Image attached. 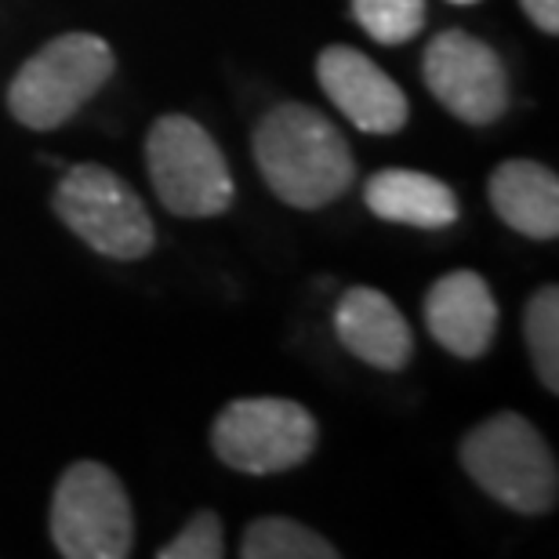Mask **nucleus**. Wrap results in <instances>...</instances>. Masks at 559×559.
Instances as JSON below:
<instances>
[{
	"mask_svg": "<svg viewBox=\"0 0 559 559\" xmlns=\"http://www.w3.org/2000/svg\"><path fill=\"white\" fill-rule=\"evenodd\" d=\"M254 164L265 186L290 207L312 211L338 200L356 178L349 142L320 109L284 103L254 128Z\"/></svg>",
	"mask_w": 559,
	"mask_h": 559,
	"instance_id": "1",
	"label": "nucleus"
},
{
	"mask_svg": "<svg viewBox=\"0 0 559 559\" xmlns=\"http://www.w3.org/2000/svg\"><path fill=\"white\" fill-rule=\"evenodd\" d=\"M465 473L512 512H549L559 498L556 457L545 436L523 415H495L462 440Z\"/></svg>",
	"mask_w": 559,
	"mask_h": 559,
	"instance_id": "2",
	"label": "nucleus"
},
{
	"mask_svg": "<svg viewBox=\"0 0 559 559\" xmlns=\"http://www.w3.org/2000/svg\"><path fill=\"white\" fill-rule=\"evenodd\" d=\"M114 48L95 33H62L33 55L8 87V109L33 131L62 128L114 76Z\"/></svg>",
	"mask_w": 559,
	"mask_h": 559,
	"instance_id": "3",
	"label": "nucleus"
},
{
	"mask_svg": "<svg viewBox=\"0 0 559 559\" xmlns=\"http://www.w3.org/2000/svg\"><path fill=\"white\" fill-rule=\"evenodd\" d=\"M150 182L167 211L182 218H215L233 207V175L218 142L193 117H160L145 139Z\"/></svg>",
	"mask_w": 559,
	"mask_h": 559,
	"instance_id": "4",
	"label": "nucleus"
},
{
	"mask_svg": "<svg viewBox=\"0 0 559 559\" xmlns=\"http://www.w3.org/2000/svg\"><path fill=\"white\" fill-rule=\"evenodd\" d=\"M51 204L66 229L106 259L135 262L153 251L156 229L142 197L103 164H73Z\"/></svg>",
	"mask_w": 559,
	"mask_h": 559,
	"instance_id": "5",
	"label": "nucleus"
},
{
	"mask_svg": "<svg viewBox=\"0 0 559 559\" xmlns=\"http://www.w3.org/2000/svg\"><path fill=\"white\" fill-rule=\"evenodd\" d=\"M51 542L66 559H124L135 542L128 490L114 468L73 462L51 498Z\"/></svg>",
	"mask_w": 559,
	"mask_h": 559,
	"instance_id": "6",
	"label": "nucleus"
},
{
	"mask_svg": "<svg viewBox=\"0 0 559 559\" xmlns=\"http://www.w3.org/2000/svg\"><path fill=\"white\" fill-rule=\"evenodd\" d=\"M317 418L295 400L280 396L233 400L211 429L215 454L248 476L287 473L317 451Z\"/></svg>",
	"mask_w": 559,
	"mask_h": 559,
	"instance_id": "7",
	"label": "nucleus"
},
{
	"mask_svg": "<svg viewBox=\"0 0 559 559\" xmlns=\"http://www.w3.org/2000/svg\"><path fill=\"white\" fill-rule=\"evenodd\" d=\"M421 76L447 114L473 128L495 124L509 109V70L495 48L465 29H443L425 48Z\"/></svg>",
	"mask_w": 559,
	"mask_h": 559,
	"instance_id": "8",
	"label": "nucleus"
},
{
	"mask_svg": "<svg viewBox=\"0 0 559 559\" xmlns=\"http://www.w3.org/2000/svg\"><path fill=\"white\" fill-rule=\"evenodd\" d=\"M317 76L323 95L342 109L353 128L367 135H396L407 124V95L382 66L364 51L334 44L317 59Z\"/></svg>",
	"mask_w": 559,
	"mask_h": 559,
	"instance_id": "9",
	"label": "nucleus"
},
{
	"mask_svg": "<svg viewBox=\"0 0 559 559\" xmlns=\"http://www.w3.org/2000/svg\"><path fill=\"white\" fill-rule=\"evenodd\" d=\"M425 328L462 360L484 356L498 331V306L487 280L473 270H454L436 280L425 295Z\"/></svg>",
	"mask_w": 559,
	"mask_h": 559,
	"instance_id": "10",
	"label": "nucleus"
},
{
	"mask_svg": "<svg viewBox=\"0 0 559 559\" xmlns=\"http://www.w3.org/2000/svg\"><path fill=\"white\" fill-rule=\"evenodd\" d=\"M338 342L378 371H400L415 353V334L393 298L374 287H349L334 309Z\"/></svg>",
	"mask_w": 559,
	"mask_h": 559,
	"instance_id": "11",
	"label": "nucleus"
},
{
	"mask_svg": "<svg viewBox=\"0 0 559 559\" xmlns=\"http://www.w3.org/2000/svg\"><path fill=\"white\" fill-rule=\"evenodd\" d=\"M490 204L498 218L531 240L559 237V178L534 160H506L490 175Z\"/></svg>",
	"mask_w": 559,
	"mask_h": 559,
	"instance_id": "12",
	"label": "nucleus"
},
{
	"mask_svg": "<svg viewBox=\"0 0 559 559\" xmlns=\"http://www.w3.org/2000/svg\"><path fill=\"white\" fill-rule=\"evenodd\" d=\"M364 204L382 222H400L415 229H443L457 222L454 189L436 175L407 171V167H385L367 178Z\"/></svg>",
	"mask_w": 559,
	"mask_h": 559,
	"instance_id": "13",
	"label": "nucleus"
},
{
	"mask_svg": "<svg viewBox=\"0 0 559 559\" xmlns=\"http://www.w3.org/2000/svg\"><path fill=\"white\" fill-rule=\"evenodd\" d=\"M243 559H334L338 549L317 531L287 516H262L248 523L240 542Z\"/></svg>",
	"mask_w": 559,
	"mask_h": 559,
	"instance_id": "14",
	"label": "nucleus"
},
{
	"mask_svg": "<svg viewBox=\"0 0 559 559\" xmlns=\"http://www.w3.org/2000/svg\"><path fill=\"white\" fill-rule=\"evenodd\" d=\"M527 349L538 371V382L559 393V290L549 284L531 298L527 306Z\"/></svg>",
	"mask_w": 559,
	"mask_h": 559,
	"instance_id": "15",
	"label": "nucleus"
},
{
	"mask_svg": "<svg viewBox=\"0 0 559 559\" xmlns=\"http://www.w3.org/2000/svg\"><path fill=\"white\" fill-rule=\"evenodd\" d=\"M360 29L378 44H407L425 26V0H353Z\"/></svg>",
	"mask_w": 559,
	"mask_h": 559,
	"instance_id": "16",
	"label": "nucleus"
},
{
	"mask_svg": "<svg viewBox=\"0 0 559 559\" xmlns=\"http://www.w3.org/2000/svg\"><path fill=\"white\" fill-rule=\"evenodd\" d=\"M226 545H222V523L215 512H197L171 542L164 545L160 559H222Z\"/></svg>",
	"mask_w": 559,
	"mask_h": 559,
	"instance_id": "17",
	"label": "nucleus"
},
{
	"mask_svg": "<svg viewBox=\"0 0 559 559\" xmlns=\"http://www.w3.org/2000/svg\"><path fill=\"white\" fill-rule=\"evenodd\" d=\"M520 4L531 15L534 26L542 33H549V37H556L559 33V0H520Z\"/></svg>",
	"mask_w": 559,
	"mask_h": 559,
	"instance_id": "18",
	"label": "nucleus"
},
{
	"mask_svg": "<svg viewBox=\"0 0 559 559\" xmlns=\"http://www.w3.org/2000/svg\"><path fill=\"white\" fill-rule=\"evenodd\" d=\"M451 4H476V0H451Z\"/></svg>",
	"mask_w": 559,
	"mask_h": 559,
	"instance_id": "19",
	"label": "nucleus"
}]
</instances>
